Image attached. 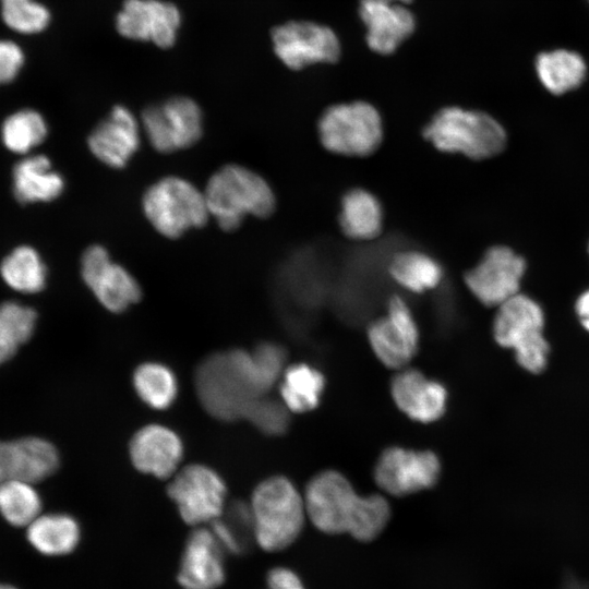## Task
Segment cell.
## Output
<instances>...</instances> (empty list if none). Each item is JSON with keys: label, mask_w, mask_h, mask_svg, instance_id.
Masks as SVG:
<instances>
[{"label": "cell", "mask_w": 589, "mask_h": 589, "mask_svg": "<svg viewBox=\"0 0 589 589\" xmlns=\"http://www.w3.org/2000/svg\"><path fill=\"white\" fill-rule=\"evenodd\" d=\"M308 520L326 534H348L360 542L375 540L389 522L388 501L380 494L360 495L337 470H324L308 483Z\"/></svg>", "instance_id": "6da1fadb"}, {"label": "cell", "mask_w": 589, "mask_h": 589, "mask_svg": "<svg viewBox=\"0 0 589 589\" xmlns=\"http://www.w3.org/2000/svg\"><path fill=\"white\" fill-rule=\"evenodd\" d=\"M203 408L215 419H244L252 402L272 387L260 373L251 351L232 349L206 357L194 375Z\"/></svg>", "instance_id": "7a4b0ae2"}, {"label": "cell", "mask_w": 589, "mask_h": 589, "mask_svg": "<svg viewBox=\"0 0 589 589\" xmlns=\"http://www.w3.org/2000/svg\"><path fill=\"white\" fill-rule=\"evenodd\" d=\"M211 218L219 228L232 232L247 216L266 218L276 207L269 183L257 172L239 164L218 168L203 190Z\"/></svg>", "instance_id": "3957f363"}, {"label": "cell", "mask_w": 589, "mask_h": 589, "mask_svg": "<svg viewBox=\"0 0 589 589\" xmlns=\"http://www.w3.org/2000/svg\"><path fill=\"white\" fill-rule=\"evenodd\" d=\"M254 539L267 552L290 546L308 519L303 494L284 476L263 480L249 503Z\"/></svg>", "instance_id": "277c9868"}, {"label": "cell", "mask_w": 589, "mask_h": 589, "mask_svg": "<svg viewBox=\"0 0 589 589\" xmlns=\"http://www.w3.org/2000/svg\"><path fill=\"white\" fill-rule=\"evenodd\" d=\"M435 148L459 153L474 160L500 154L506 145L504 128L484 111L448 106L440 109L423 128Z\"/></svg>", "instance_id": "5b68a950"}, {"label": "cell", "mask_w": 589, "mask_h": 589, "mask_svg": "<svg viewBox=\"0 0 589 589\" xmlns=\"http://www.w3.org/2000/svg\"><path fill=\"white\" fill-rule=\"evenodd\" d=\"M142 211L151 226L168 239L204 227L209 212L204 191L180 176H165L143 193Z\"/></svg>", "instance_id": "8992f818"}, {"label": "cell", "mask_w": 589, "mask_h": 589, "mask_svg": "<svg viewBox=\"0 0 589 589\" xmlns=\"http://www.w3.org/2000/svg\"><path fill=\"white\" fill-rule=\"evenodd\" d=\"M493 322V336L503 348L513 349L519 366L532 374L542 373L551 347L543 335L542 306L532 298L517 293L500 306Z\"/></svg>", "instance_id": "52a82bcc"}, {"label": "cell", "mask_w": 589, "mask_h": 589, "mask_svg": "<svg viewBox=\"0 0 589 589\" xmlns=\"http://www.w3.org/2000/svg\"><path fill=\"white\" fill-rule=\"evenodd\" d=\"M317 131L327 151L351 157L373 154L383 140L381 115L363 100L327 107L318 119Z\"/></svg>", "instance_id": "ba28073f"}, {"label": "cell", "mask_w": 589, "mask_h": 589, "mask_svg": "<svg viewBox=\"0 0 589 589\" xmlns=\"http://www.w3.org/2000/svg\"><path fill=\"white\" fill-rule=\"evenodd\" d=\"M140 121L148 143L161 154L195 145L204 132L202 109L188 96H173L147 106Z\"/></svg>", "instance_id": "9c48e42d"}, {"label": "cell", "mask_w": 589, "mask_h": 589, "mask_svg": "<svg viewBox=\"0 0 589 589\" xmlns=\"http://www.w3.org/2000/svg\"><path fill=\"white\" fill-rule=\"evenodd\" d=\"M276 57L290 70H302L317 63H335L341 44L333 28L313 21H288L271 33Z\"/></svg>", "instance_id": "30bf717a"}, {"label": "cell", "mask_w": 589, "mask_h": 589, "mask_svg": "<svg viewBox=\"0 0 589 589\" xmlns=\"http://www.w3.org/2000/svg\"><path fill=\"white\" fill-rule=\"evenodd\" d=\"M226 485L212 468L192 464L178 470L168 485L182 519L193 526L212 524L226 507Z\"/></svg>", "instance_id": "8fae6325"}, {"label": "cell", "mask_w": 589, "mask_h": 589, "mask_svg": "<svg viewBox=\"0 0 589 589\" xmlns=\"http://www.w3.org/2000/svg\"><path fill=\"white\" fill-rule=\"evenodd\" d=\"M441 470V460L432 450L392 446L380 455L373 477L385 493L405 496L431 489Z\"/></svg>", "instance_id": "7c38bea8"}, {"label": "cell", "mask_w": 589, "mask_h": 589, "mask_svg": "<svg viewBox=\"0 0 589 589\" xmlns=\"http://www.w3.org/2000/svg\"><path fill=\"white\" fill-rule=\"evenodd\" d=\"M368 340L375 357L387 368L400 370L419 348V328L404 299L393 296L386 313L369 324Z\"/></svg>", "instance_id": "4fadbf2b"}, {"label": "cell", "mask_w": 589, "mask_h": 589, "mask_svg": "<svg viewBox=\"0 0 589 589\" xmlns=\"http://www.w3.org/2000/svg\"><path fill=\"white\" fill-rule=\"evenodd\" d=\"M81 275L98 302L112 313L125 311L142 298L137 279L101 244L89 245L83 252Z\"/></svg>", "instance_id": "5bb4252c"}, {"label": "cell", "mask_w": 589, "mask_h": 589, "mask_svg": "<svg viewBox=\"0 0 589 589\" xmlns=\"http://www.w3.org/2000/svg\"><path fill=\"white\" fill-rule=\"evenodd\" d=\"M526 272V261L510 248H490L465 275L471 293L486 306H500L519 293L520 281Z\"/></svg>", "instance_id": "9a60e30c"}, {"label": "cell", "mask_w": 589, "mask_h": 589, "mask_svg": "<svg viewBox=\"0 0 589 589\" xmlns=\"http://www.w3.org/2000/svg\"><path fill=\"white\" fill-rule=\"evenodd\" d=\"M180 10L164 0H124L116 16V28L124 38L171 47L181 25Z\"/></svg>", "instance_id": "2e32d148"}, {"label": "cell", "mask_w": 589, "mask_h": 589, "mask_svg": "<svg viewBox=\"0 0 589 589\" xmlns=\"http://www.w3.org/2000/svg\"><path fill=\"white\" fill-rule=\"evenodd\" d=\"M412 0H359V17L365 26V43L382 56L394 53L416 31Z\"/></svg>", "instance_id": "e0dca14e"}, {"label": "cell", "mask_w": 589, "mask_h": 589, "mask_svg": "<svg viewBox=\"0 0 589 589\" xmlns=\"http://www.w3.org/2000/svg\"><path fill=\"white\" fill-rule=\"evenodd\" d=\"M141 121L123 105H116L89 133L87 146L103 165L124 168L141 145Z\"/></svg>", "instance_id": "ac0fdd59"}, {"label": "cell", "mask_w": 589, "mask_h": 589, "mask_svg": "<svg viewBox=\"0 0 589 589\" xmlns=\"http://www.w3.org/2000/svg\"><path fill=\"white\" fill-rule=\"evenodd\" d=\"M390 395L400 411L421 423L441 419L447 408L446 387L412 368L398 370L390 382Z\"/></svg>", "instance_id": "d6986e66"}, {"label": "cell", "mask_w": 589, "mask_h": 589, "mask_svg": "<svg viewBox=\"0 0 589 589\" xmlns=\"http://www.w3.org/2000/svg\"><path fill=\"white\" fill-rule=\"evenodd\" d=\"M55 446L39 437L0 441V484L11 480L39 482L58 468Z\"/></svg>", "instance_id": "ffe728a7"}, {"label": "cell", "mask_w": 589, "mask_h": 589, "mask_svg": "<svg viewBox=\"0 0 589 589\" xmlns=\"http://www.w3.org/2000/svg\"><path fill=\"white\" fill-rule=\"evenodd\" d=\"M129 452L139 471L164 479L178 471L183 445L171 429L161 424H148L133 435Z\"/></svg>", "instance_id": "44dd1931"}, {"label": "cell", "mask_w": 589, "mask_h": 589, "mask_svg": "<svg viewBox=\"0 0 589 589\" xmlns=\"http://www.w3.org/2000/svg\"><path fill=\"white\" fill-rule=\"evenodd\" d=\"M224 549L211 528L197 527L188 538L178 580L184 589H216L225 579Z\"/></svg>", "instance_id": "7402d4cb"}, {"label": "cell", "mask_w": 589, "mask_h": 589, "mask_svg": "<svg viewBox=\"0 0 589 589\" xmlns=\"http://www.w3.org/2000/svg\"><path fill=\"white\" fill-rule=\"evenodd\" d=\"M64 189L63 178L44 155L20 160L13 168V191L20 203L50 202Z\"/></svg>", "instance_id": "603a6c76"}, {"label": "cell", "mask_w": 589, "mask_h": 589, "mask_svg": "<svg viewBox=\"0 0 589 589\" xmlns=\"http://www.w3.org/2000/svg\"><path fill=\"white\" fill-rule=\"evenodd\" d=\"M534 70L542 86L553 95H562L578 88L586 80L588 67L577 51L557 48L540 52Z\"/></svg>", "instance_id": "cb8c5ba5"}, {"label": "cell", "mask_w": 589, "mask_h": 589, "mask_svg": "<svg viewBox=\"0 0 589 589\" xmlns=\"http://www.w3.org/2000/svg\"><path fill=\"white\" fill-rule=\"evenodd\" d=\"M342 233L354 241H370L383 228V209L374 194L364 189H352L341 199L338 218Z\"/></svg>", "instance_id": "d4e9b609"}, {"label": "cell", "mask_w": 589, "mask_h": 589, "mask_svg": "<svg viewBox=\"0 0 589 589\" xmlns=\"http://www.w3.org/2000/svg\"><path fill=\"white\" fill-rule=\"evenodd\" d=\"M325 383L324 374L308 363L286 366L279 380L280 400L290 412L314 410L321 401Z\"/></svg>", "instance_id": "484cf974"}, {"label": "cell", "mask_w": 589, "mask_h": 589, "mask_svg": "<svg viewBox=\"0 0 589 589\" xmlns=\"http://www.w3.org/2000/svg\"><path fill=\"white\" fill-rule=\"evenodd\" d=\"M26 537L39 553L58 556L75 549L80 540V528L69 515L46 514L39 515L27 526Z\"/></svg>", "instance_id": "4316f807"}, {"label": "cell", "mask_w": 589, "mask_h": 589, "mask_svg": "<svg viewBox=\"0 0 589 589\" xmlns=\"http://www.w3.org/2000/svg\"><path fill=\"white\" fill-rule=\"evenodd\" d=\"M388 272L399 286L416 293L436 288L443 278L440 263L431 255L414 250L397 253Z\"/></svg>", "instance_id": "83f0119b"}, {"label": "cell", "mask_w": 589, "mask_h": 589, "mask_svg": "<svg viewBox=\"0 0 589 589\" xmlns=\"http://www.w3.org/2000/svg\"><path fill=\"white\" fill-rule=\"evenodd\" d=\"M136 394L153 409L163 410L171 406L178 395L175 373L158 362H145L133 374Z\"/></svg>", "instance_id": "f1b7e54d"}, {"label": "cell", "mask_w": 589, "mask_h": 589, "mask_svg": "<svg viewBox=\"0 0 589 589\" xmlns=\"http://www.w3.org/2000/svg\"><path fill=\"white\" fill-rule=\"evenodd\" d=\"M0 273L5 284L20 292L35 293L45 287L46 267L38 253L26 245L16 248L3 260Z\"/></svg>", "instance_id": "f546056e"}, {"label": "cell", "mask_w": 589, "mask_h": 589, "mask_svg": "<svg viewBox=\"0 0 589 589\" xmlns=\"http://www.w3.org/2000/svg\"><path fill=\"white\" fill-rule=\"evenodd\" d=\"M40 509V496L33 483L11 480L0 484V514L12 526L27 527Z\"/></svg>", "instance_id": "4dcf8cb0"}, {"label": "cell", "mask_w": 589, "mask_h": 589, "mask_svg": "<svg viewBox=\"0 0 589 589\" xmlns=\"http://www.w3.org/2000/svg\"><path fill=\"white\" fill-rule=\"evenodd\" d=\"M36 317L32 308L13 301L0 304V363L11 359L31 338Z\"/></svg>", "instance_id": "1f68e13d"}, {"label": "cell", "mask_w": 589, "mask_h": 589, "mask_svg": "<svg viewBox=\"0 0 589 589\" xmlns=\"http://www.w3.org/2000/svg\"><path fill=\"white\" fill-rule=\"evenodd\" d=\"M211 529L225 551L241 552L249 539H254L249 503L240 501L226 505L223 514L212 522Z\"/></svg>", "instance_id": "d6a6232c"}, {"label": "cell", "mask_w": 589, "mask_h": 589, "mask_svg": "<svg viewBox=\"0 0 589 589\" xmlns=\"http://www.w3.org/2000/svg\"><path fill=\"white\" fill-rule=\"evenodd\" d=\"M48 129L43 116L26 109L11 115L2 125V140L10 151L24 154L40 144Z\"/></svg>", "instance_id": "836d02e7"}, {"label": "cell", "mask_w": 589, "mask_h": 589, "mask_svg": "<svg viewBox=\"0 0 589 589\" xmlns=\"http://www.w3.org/2000/svg\"><path fill=\"white\" fill-rule=\"evenodd\" d=\"M1 14L10 28L24 34L41 32L50 20L47 8L33 0H1Z\"/></svg>", "instance_id": "e575fe53"}, {"label": "cell", "mask_w": 589, "mask_h": 589, "mask_svg": "<svg viewBox=\"0 0 589 589\" xmlns=\"http://www.w3.org/2000/svg\"><path fill=\"white\" fill-rule=\"evenodd\" d=\"M289 410L281 400L268 395L255 399L249 407L244 419L266 435H281L289 426Z\"/></svg>", "instance_id": "d590c367"}, {"label": "cell", "mask_w": 589, "mask_h": 589, "mask_svg": "<svg viewBox=\"0 0 589 589\" xmlns=\"http://www.w3.org/2000/svg\"><path fill=\"white\" fill-rule=\"evenodd\" d=\"M23 61V52L15 43L0 40V84L13 81Z\"/></svg>", "instance_id": "8d00e7d4"}, {"label": "cell", "mask_w": 589, "mask_h": 589, "mask_svg": "<svg viewBox=\"0 0 589 589\" xmlns=\"http://www.w3.org/2000/svg\"><path fill=\"white\" fill-rule=\"evenodd\" d=\"M267 589H306L300 576L284 566L272 568L266 577Z\"/></svg>", "instance_id": "74e56055"}, {"label": "cell", "mask_w": 589, "mask_h": 589, "mask_svg": "<svg viewBox=\"0 0 589 589\" xmlns=\"http://www.w3.org/2000/svg\"><path fill=\"white\" fill-rule=\"evenodd\" d=\"M575 312L581 326L589 332V289L585 290L575 302Z\"/></svg>", "instance_id": "f35d334b"}, {"label": "cell", "mask_w": 589, "mask_h": 589, "mask_svg": "<svg viewBox=\"0 0 589 589\" xmlns=\"http://www.w3.org/2000/svg\"><path fill=\"white\" fill-rule=\"evenodd\" d=\"M0 589H16V588L8 584H0Z\"/></svg>", "instance_id": "ab89813d"}, {"label": "cell", "mask_w": 589, "mask_h": 589, "mask_svg": "<svg viewBox=\"0 0 589 589\" xmlns=\"http://www.w3.org/2000/svg\"><path fill=\"white\" fill-rule=\"evenodd\" d=\"M588 2H589V0H588Z\"/></svg>", "instance_id": "60d3db41"}]
</instances>
